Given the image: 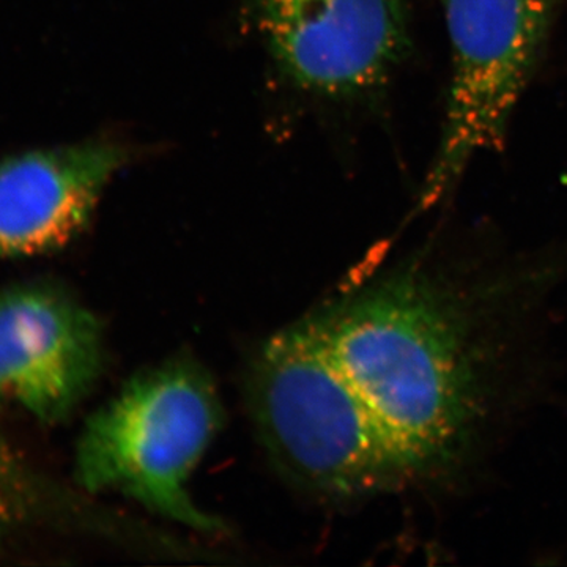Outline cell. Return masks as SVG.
<instances>
[{
  "label": "cell",
  "mask_w": 567,
  "mask_h": 567,
  "mask_svg": "<svg viewBox=\"0 0 567 567\" xmlns=\"http://www.w3.org/2000/svg\"><path fill=\"white\" fill-rule=\"evenodd\" d=\"M246 394L271 461L305 491L344 498L413 470L324 352L308 319L265 342L249 368Z\"/></svg>",
  "instance_id": "obj_2"
},
{
  "label": "cell",
  "mask_w": 567,
  "mask_h": 567,
  "mask_svg": "<svg viewBox=\"0 0 567 567\" xmlns=\"http://www.w3.org/2000/svg\"><path fill=\"white\" fill-rule=\"evenodd\" d=\"M223 417L212 377L192 358L147 369L89 417L74 456L76 483L91 494L121 492L197 532H224L188 492Z\"/></svg>",
  "instance_id": "obj_3"
},
{
  "label": "cell",
  "mask_w": 567,
  "mask_h": 567,
  "mask_svg": "<svg viewBox=\"0 0 567 567\" xmlns=\"http://www.w3.org/2000/svg\"><path fill=\"white\" fill-rule=\"evenodd\" d=\"M112 142L41 148L0 162V260L61 251L87 226L125 163Z\"/></svg>",
  "instance_id": "obj_7"
},
{
  "label": "cell",
  "mask_w": 567,
  "mask_h": 567,
  "mask_svg": "<svg viewBox=\"0 0 567 567\" xmlns=\"http://www.w3.org/2000/svg\"><path fill=\"white\" fill-rule=\"evenodd\" d=\"M445 6L453 74L427 200L445 192L481 152L502 145L548 14L546 0H445Z\"/></svg>",
  "instance_id": "obj_4"
},
{
  "label": "cell",
  "mask_w": 567,
  "mask_h": 567,
  "mask_svg": "<svg viewBox=\"0 0 567 567\" xmlns=\"http://www.w3.org/2000/svg\"><path fill=\"white\" fill-rule=\"evenodd\" d=\"M73 505L0 434V550L37 529L78 516Z\"/></svg>",
  "instance_id": "obj_8"
},
{
  "label": "cell",
  "mask_w": 567,
  "mask_h": 567,
  "mask_svg": "<svg viewBox=\"0 0 567 567\" xmlns=\"http://www.w3.org/2000/svg\"><path fill=\"white\" fill-rule=\"evenodd\" d=\"M308 322L412 468L457 439L468 369L456 330L427 292L402 279L383 282Z\"/></svg>",
  "instance_id": "obj_1"
},
{
  "label": "cell",
  "mask_w": 567,
  "mask_h": 567,
  "mask_svg": "<svg viewBox=\"0 0 567 567\" xmlns=\"http://www.w3.org/2000/svg\"><path fill=\"white\" fill-rule=\"evenodd\" d=\"M252 10L284 71L324 95L377 84L404 44L401 0H252Z\"/></svg>",
  "instance_id": "obj_6"
},
{
  "label": "cell",
  "mask_w": 567,
  "mask_h": 567,
  "mask_svg": "<svg viewBox=\"0 0 567 567\" xmlns=\"http://www.w3.org/2000/svg\"><path fill=\"white\" fill-rule=\"evenodd\" d=\"M104 364L100 320L51 282L0 290V402L43 424L71 416Z\"/></svg>",
  "instance_id": "obj_5"
}]
</instances>
